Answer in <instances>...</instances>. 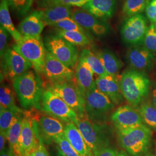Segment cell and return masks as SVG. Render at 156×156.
I'll return each instance as SVG.
<instances>
[{
    "label": "cell",
    "mask_w": 156,
    "mask_h": 156,
    "mask_svg": "<svg viewBox=\"0 0 156 156\" xmlns=\"http://www.w3.org/2000/svg\"><path fill=\"white\" fill-rule=\"evenodd\" d=\"M13 87L21 105L25 109L41 110L44 89L37 73L29 70L13 80Z\"/></svg>",
    "instance_id": "obj_1"
},
{
    "label": "cell",
    "mask_w": 156,
    "mask_h": 156,
    "mask_svg": "<svg viewBox=\"0 0 156 156\" xmlns=\"http://www.w3.org/2000/svg\"><path fill=\"white\" fill-rule=\"evenodd\" d=\"M120 87L124 99L129 105L135 108L147 97L151 81L144 72L134 69H127L120 76Z\"/></svg>",
    "instance_id": "obj_2"
},
{
    "label": "cell",
    "mask_w": 156,
    "mask_h": 156,
    "mask_svg": "<svg viewBox=\"0 0 156 156\" xmlns=\"http://www.w3.org/2000/svg\"><path fill=\"white\" fill-rule=\"evenodd\" d=\"M117 134L120 145L131 156H145L149 149L152 132L145 124L117 131Z\"/></svg>",
    "instance_id": "obj_3"
},
{
    "label": "cell",
    "mask_w": 156,
    "mask_h": 156,
    "mask_svg": "<svg viewBox=\"0 0 156 156\" xmlns=\"http://www.w3.org/2000/svg\"><path fill=\"white\" fill-rule=\"evenodd\" d=\"M12 48L31 64L35 73L44 74L47 50L41 38L23 37Z\"/></svg>",
    "instance_id": "obj_4"
},
{
    "label": "cell",
    "mask_w": 156,
    "mask_h": 156,
    "mask_svg": "<svg viewBox=\"0 0 156 156\" xmlns=\"http://www.w3.org/2000/svg\"><path fill=\"white\" fill-rule=\"evenodd\" d=\"M75 125L93 152L109 146V130L105 125L95 123L86 115L79 116Z\"/></svg>",
    "instance_id": "obj_5"
},
{
    "label": "cell",
    "mask_w": 156,
    "mask_h": 156,
    "mask_svg": "<svg viewBox=\"0 0 156 156\" xmlns=\"http://www.w3.org/2000/svg\"><path fill=\"white\" fill-rule=\"evenodd\" d=\"M44 45L48 52L66 66L76 68L79 56L75 45L55 33L45 37Z\"/></svg>",
    "instance_id": "obj_6"
},
{
    "label": "cell",
    "mask_w": 156,
    "mask_h": 156,
    "mask_svg": "<svg viewBox=\"0 0 156 156\" xmlns=\"http://www.w3.org/2000/svg\"><path fill=\"white\" fill-rule=\"evenodd\" d=\"M41 111L66 123L75 124L79 117L78 114L64 101L47 88L43 92Z\"/></svg>",
    "instance_id": "obj_7"
},
{
    "label": "cell",
    "mask_w": 156,
    "mask_h": 156,
    "mask_svg": "<svg viewBox=\"0 0 156 156\" xmlns=\"http://www.w3.org/2000/svg\"><path fill=\"white\" fill-rule=\"evenodd\" d=\"M84 100L85 115L95 123L104 122L115 105L106 95L97 88L87 93Z\"/></svg>",
    "instance_id": "obj_8"
},
{
    "label": "cell",
    "mask_w": 156,
    "mask_h": 156,
    "mask_svg": "<svg viewBox=\"0 0 156 156\" xmlns=\"http://www.w3.org/2000/svg\"><path fill=\"white\" fill-rule=\"evenodd\" d=\"M47 89L58 95L78 115H85V100L75 81L48 83Z\"/></svg>",
    "instance_id": "obj_9"
},
{
    "label": "cell",
    "mask_w": 156,
    "mask_h": 156,
    "mask_svg": "<svg viewBox=\"0 0 156 156\" xmlns=\"http://www.w3.org/2000/svg\"><path fill=\"white\" fill-rule=\"evenodd\" d=\"M148 27L144 15L140 13L128 17L120 29L123 42L130 46L142 45Z\"/></svg>",
    "instance_id": "obj_10"
},
{
    "label": "cell",
    "mask_w": 156,
    "mask_h": 156,
    "mask_svg": "<svg viewBox=\"0 0 156 156\" xmlns=\"http://www.w3.org/2000/svg\"><path fill=\"white\" fill-rule=\"evenodd\" d=\"M1 60L3 76L12 82L33 67L30 62L13 48L8 49Z\"/></svg>",
    "instance_id": "obj_11"
},
{
    "label": "cell",
    "mask_w": 156,
    "mask_h": 156,
    "mask_svg": "<svg viewBox=\"0 0 156 156\" xmlns=\"http://www.w3.org/2000/svg\"><path fill=\"white\" fill-rule=\"evenodd\" d=\"M33 120L37 135L44 144L49 145L56 138L64 135L65 126L55 117L41 116L38 120Z\"/></svg>",
    "instance_id": "obj_12"
},
{
    "label": "cell",
    "mask_w": 156,
    "mask_h": 156,
    "mask_svg": "<svg viewBox=\"0 0 156 156\" xmlns=\"http://www.w3.org/2000/svg\"><path fill=\"white\" fill-rule=\"evenodd\" d=\"M44 74L50 84L75 80L73 69L66 66L47 51Z\"/></svg>",
    "instance_id": "obj_13"
},
{
    "label": "cell",
    "mask_w": 156,
    "mask_h": 156,
    "mask_svg": "<svg viewBox=\"0 0 156 156\" xmlns=\"http://www.w3.org/2000/svg\"><path fill=\"white\" fill-rule=\"evenodd\" d=\"M111 119L117 131L134 128L144 124L138 111L129 105L119 106L112 113Z\"/></svg>",
    "instance_id": "obj_14"
},
{
    "label": "cell",
    "mask_w": 156,
    "mask_h": 156,
    "mask_svg": "<svg viewBox=\"0 0 156 156\" xmlns=\"http://www.w3.org/2000/svg\"><path fill=\"white\" fill-rule=\"evenodd\" d=\"M71 17L84 30L95 36L103 37L110 32V26L106 21L94 16L83 9L73 11Z\"/></svg>",
    "instance_id": "obj_15"
},
{
    "label": "cell",
    "mask_w": 156,
    "mask_h": 156,
    "mask_svg": "<svg viewBox=\"0 0 156 156\" xmlns=\"http://www.w3.org/2000/svg\"><path fill=\"white\" fill-rule=\"evenodd\" d=\"M97 88L106 95L115 105H118L123 102V97L120 87V77L107 74L100 76L95 79Z\"/></svg>",
    "instance_id": "obj_16"
},
{
    "label": "cell",
    "mask_w": 156,
    "mask_h": 156,
    "mask_svg": "<svg viewBox=\"0 0 156 156\" xmlns=\"http://www.w3.org/2000/svg\"><path fill=\"white\" fill-rule=\"evenodd\" d=\"M126 57L131 67L142 72L151 68L154 60L153 53L142 45L131 46L127 51Z\"/></svg>",
    "instance_id": "obj_17"
},
{
    "label": "cell",
    "mask_w": 156,
    "mask_h": 156,
    "mask_svg": "<svg viewBox=\"0 0 156 156\" xmlns=\"http://www.w3.org/2000/svg\"><path fill=\"white\" fill-rule=\"evenodd\" d=\"M45 24L42 19V11H34L24 18L17 30L23 37L41 38Z\"/></svg>",
    "instance_id": "obj_18"
},
{
    "label": "cell",
    "mask_w": 156,
    "mask_h": 156,
    "mask_svg": "<svg viewBox=\"0 0 156 156\" xmlns=\"http://www.w3.org/2000/svg\"><path fill=\"white\" fill-rule=\"evenodd\" d=\"M33 119L27 115L23 116L21 131V146L23 156L30 155L39 145Z\"/></svg>",
    "instance_id": "obj_19"
},
{
    "label": "cell",
    "mask_w": 156,
    "mask_h": 156,
    "mask_svg": "<svg viewBox=\"0 0 156 156\" xmlns=\"http://www.w3.org/2000/svg\"><path fill=\"white\" fill-rule=\"evenodd\" d=\"M117 0H89L82 9L94 16L106 21L115 15Z\"/></svg>",
    "instance_id": "obj_20"
},
{
    "label": "cell",
    "mask_w": 156,
    "mask_h": 156,
    "mask_svg": "<svg viewBox=\"0 0 156 156\" xmlns=\"http://www.w3.org/2000/svg\"><path fill=\"white\" fill-rule=\"evenodd\" d=\"M94 73L83 60L79 58L75 68V80L84 97L90 91L97 88Z\"/></svg>",
    "instance_id": "obj_21"
},
{
    "label": "cell",
    "mask_w": 156,
    "mask_h": 156,
    "mask_svg": "<svg viewBox=\"0 0 156 156\" xmlns=\"http://www.w3.org/2000/svg\"><path fill=\"white\" fill-rule=\"evenodd\" d=\"M64 135L80 156H94L77 126L73 122L66 123Z\"/></svg>",
    "instance_id": "obj_22"
},
{
    "label": "cell",
    "mask_w": 156,
    "mask_h": 156,
    "mask_svg": "<svg viewBox=\"0 0 156 156\" xmlns=\"http://www.w3.org/2000/svg\"><path fill=\"white\" fill-rule=\"evenodd\" d=\"M42 19L45 26H53L64 19L72 16L73 11L69 6L54 5L42 9Z\"/></svg>",
    "instance_id": "obj_23"
},
{
    "label": "cell",
    "mask_w": 156,
    "mask_h": 156,
    "mask_svg": "<svg viewBox=\"0 0 156 156\" xmlns=\"http://www.w3.org/2000/svg\"><path fill=\"white\" fill-rule=\"evenodd\" d=\"M24 115L17 119L8 133L9 149L12 156H23L21 146V131Z\"/></svg>",
    "instance_id": "obj_24"
},
{
    "label": "cell",
    "mask_w": 156,
    "mask_h": 156,
    "mask_svg": "<svg viewBox=\"0 0 156 156\" xmlns=\"http://www.w3.org/2000/svg\"><path fill=\"white\" fill-rule=\"evenodd\" d=\"M95 53L100 58L107 74L113 76L118 75L123 64L113 51L108 49H104Z\"/></svg>",
    "instance_id": "obj_25"
},
{
    "label": "cell",
    "mask_w": 156,
    "mask_h": 156,
    "mask_svg": "<svg viewBox=\"0 0 156 156\" xmlns=\"http://www.w3.org/2000/svg\"><path fill=\"white\" fill-rule=\"evenodd\" d=\"M9 5L6 0H1L0 3V24L10 34L15 42L22 39V35L15 27L12 21L9 13Z\"/></svg>",
    "instance_id": "obj_26"
},
{
    "label": "cell",
    "mask_w": 156,
    "mask_h": 156,
    "mask_svg": "<svg viewBox=\"0 0 156 156\" xmlns=\"http://www.w3.org/2000/svg\"><path fill=\"white\" fill-rule=\"evenodd\" d=\"M23 115L21 109H6L0 108V133L8 135V133L17 119Z\"/></svg>",
    "instance_id": "obj_27"
},
{
    "label": "cell",
    "mask_w": 156,
    "mask_h": 156,
    "mask_svg": "<svg viewBox=\"0 0 156 156\" xmlns=\"http://www.w3.org/2000/svg\"><path fill=\"white\" fill-rule=\"evenodd\" d=\"M79 58L83 60L89 66L94 73L97 75L98 76L107 75L106 71L98 57L89 49L84 48L82 50Z\"/></svg>",
    "instance_id": "obj_28"
},
{
    "label": "cell",
    "mask_w": 156,
    "mask_h": 156,
    "mask_svg": "<svg viewBox=\"0 0 156 156\" xmlns=\"http://www.w3.org/2000/svg\"><path fill=\"white\" fill-rule=\"evenodd\" d=\"M55 33L60 35L73 45L78 46L89 45L92 39L87 35L78 31H67L56 29Z\"/></svg>",
    "instance_id": "obj_29"
},
{
    "label": "cell",
    "mask_w": 156,
    "mask_h": 156,
    "mask_svg": "<svg viewBox=\"0 0 156 156\" xmlns=\"http://www.w3.org/2000/svg\"><path fill=\"white\" fill-rule=\"evenodd\" d=\"M144 124L156 130V107L152 103L145 102L138 109Z\"/></svg>",
    "instance_id": "obj_30"
},
{
    "label": "cell",
    "mask_w": 156,
    "mask_h": 156,
    "mask_svg": "<svg viewBox=\"0 0 156 156\" xmlns=\"http://www.w3.org/2000/svg\"><path fill=\"white\" fill-rule=\"evenodd\" d=\"M0 107L6 109H20L15 104V96L11 87L6 84H1Z\"/></svg>",
    "instance_id": "obj_31"
},
{
    "label": "cell",
    "mask_w": 156,
    "mask_h": 156,
    "mask_svg": "<svg viewBox=\"0 0 156 156\" xmlns=\"http://www.w3.org/2000/svg\"><path fill=\"white\" fill-rule=\"evenodd\" d=\"M150 0H125L123 6V13L130 17L140 14L144 11Z\"/></svg>",
    "instance_id": "obj_32"
},
{
    "label": "cell",
    "mask_w": 156,
    "mask_h": 156,
    "mask_svg": "<svg viewBox=\"0 0 156 156\" xmlns=\"http://www.w3.org/2000/svg\"><path fill=\"white\" fill-rule=\"evenodd\" d=\"M9 7L17 16H26L35 0H6Z\"/></svg>",
    "instance_id": "obj_33"
},
{
    "label": "cell",
    "mask_w": 156,
    "mask_h": 156,
    "mask_svg": "<svg viewBox=\"0 0 156 156\" xmlns=\"http://www.w3.org/2000/svg\"><path fill=\"white\" fill-rule=\"evenodd\" d=\"M89 0H37V5L41 9L54 5H66L83 7Z\"/></svg>",
    "instance_id": "obj_34"
},
{
    "label": "cell",
    "mask_w": 156,
    "mask_h": 156,
    "mask_svg": "<svg viewBox=\"0 0 156 156\" xmlns=\"http://www.w3.org/2000/svg\"><path fill=\"white\" fill-rule=\"evenodd\" d=\"M55 29L67 31H78L87 35L92 38L90 33L84 30L81 26H80L71 17L64 19L62 21L56 23L53 26Z\"/></svg>",
    "instance_id": "obj_35"
},
{
    "label": "cell",
    "mask_w": 156,
    "mask_h": 156,
    "mask_svg": "<svg viewBox=\"0 0 156 156\" xmlns=\"http://www.w3.org/2000/svg\"><path fill=\"white\" fill-rule=\"evenodd\" d=\"M58 152L64 156H80L72 145L70 144L64 135L56 138L54 140Z\"/></svg>",
    "instance_id": "obj_36"
},
{
    "label": "cell",
    "mask_w": 156,
    "mask_h": 156,
    "mask_svg": "<svg viewBox=\"0 0 156 156\" xmlns=\"http://www.w3.org/2000/svg\"><path fill=\"white\" fill-rule=\"evenodd\" d=\"M142 46L151 53H156V30L153 23L148 27Z\"/></svg>",
    "instance_id": "obj_37"
},
{
    "label": "cell",
    "mask_w": 156,
    "mask_h": 156,
    "mask_svg": "<svg viewBox=\"0 0 156 156\" xmlns=\"http://www.w3.org/2000/svg\"><path fill=\"white\" fill-rule=\"evenodd\" d=\"M9 34L5 28L0 26V54L2 58L5 54L6 50V45Z\"/></svg>",
    "instance_id": "obj_38"
},
{
    "label": "cell",
    "mask_w": 156,
    "mask_h": 156,
    "mask_svg": "<svg viewBox=\"0 0 156 156\" xmlns=\"http://www.w3.org/2000/svg\"><path fill=\"white\" fill-rule=\"evenodd\" d=\"M147 19L152 23L156 21V0H150L145 9Z\"/></svg>",
    "instance_id": "obj_39"
},
{
    "label": "cell",
    "mask_w": 156,
    "mask_h": 156,
    "mask_svg": "<svg viewBox=\"0 0 156 156\" xmlns=\"http://www.w3.org/2000/svg\"><path fill=\"white\" fill-rule=\"evenodd\" d=\"M116 150L109 146L101 147L93 152L94 156H117Z\"/></svg>",
    "instance_id": "obj_40"
},
{
    "label": "cell",
    "mask_w": 156,
    "mask_h": 156,
    "mask_svg": "<svg viewBox=\"0 0 156 156\" xmlns=\"http://www.w3.org/2000/svg\"><path fill=\"white\" fill-rule=\"evenodd\" d=\"M30 155L31 156H50L44 144L41 141L37 147Z\"/></svg>",
    "instance_id": "obj_41"
},
{
    "label": "cell",
    "mask_w": 156,
    "mask_h": 156,
    "mask_svg": "<svg viewBox=\"0 0 156 156\" xmlns=\"http://www.w3.org/2000/svg\"><path fill=\"white\" fill-rule=\"evenodd\" d=\"M8 142L7 136L5 134L0 133V151L1 152L6 149V143Z\"/></svg>",
    "instance_id": "obj_42"
},
{
    "label": "cell",
    "mask_w": 156,
    "mask_h": 156,
    "mask_svg": "<svg viewBox=\"0 0 156 156\" xmlns=\"http://www.w3.org/2000/svg\"><path fill=\"white\" fill-rule=\"evenodd\" d=\"M152 104L156 107V87L152 91Z\"/></svg>",
    "instance_id": "obj_43"
},
{
    "label": "cell",
    "mask_w": 156,
    "mask_h": 156,
    "mask_svg": "<svg viewBox=\"0 0 156 156\" xmlns=\"http://www.w3.org/2000/svg\"><path fill=\"white\" fill-rule=\"evenodd\" d=\"M0 156H12L11 153L9 149H6L1 152Z\"/></svg>",
    "instance_id": "obj_44"
},
{
    "label": "cell",
    "mask_w": 156,
    "mask_h": 156,
    "mask_svg": "<svg viewBox=\"0 0 156 156\" xmlns=\"http://www.w3.org/2000/svg\"><path fill=\"white\" fill-rule=\"evenodd\" d=\"M117 156H129L127 153H126L124 151H120L119 152H118L117 153Z\"/></svg>",
    "instance_id": "obj_45"
},
{
    "label": "cell",
    "mask_w": 156,
    "mask_h": 156,
    "mask_svg": "<svg viewBox=\"0 0 156 156\" xmlns=\"http://www.w3.org/2000/svg\"><path fill=\"white\" fill-rule=\"evenodd\" d=\"M153 24H154V27H155V29H156V21Z\"/></svg>",
    "instance_id": "obj_46"
},
{
    "label": "cell",
    "mask_w": 156,
    "mask_h": 156,
    "mask_svg": "<svg viewBox=\"0 0 156 156\" xmlns=\"http://www.w3.org/2000/svg\"><path fill=\"white\" fill-rule=\"evenodd\" d=\"M58 156H63V155H62V154H60V153H58Z\"/></svg>",
    "instance_id": "obj_47"
},
{
    "label": "cell",
    "mask_w": 156,
    "mask_h": 156,
    "mask_svg": "<svg viewBox=\"0 0 156 156\" xmlns=\"http://www.w3.org/2000/svg\"></svg>",
    "instance_id": "obj_48"
},
{
    "label": "cell",
    "mask_w": 156,
    "mask_h": 156,
    "mask_svg": "<svg viewBox=\"0 0 156 156\" xmlns=\"http://www.w3.org/2000/svg\"><path fill=\"white\" fill-rule=\"evenodd\" d=\"M30 156V155H28V156Z\"/></svg>",
    "instance_id": "obj_49"
},
{
    "label": "cell",
    "mask_w": 156,
    "mask_h": 156,
    "mask_svg": "<svg viewBox=\"0 0 156 156\" xmlns=\"http://www.w3.org/2000/svg\"></svg>",
    "instance_id": "obj_50"
}]
</instances>
